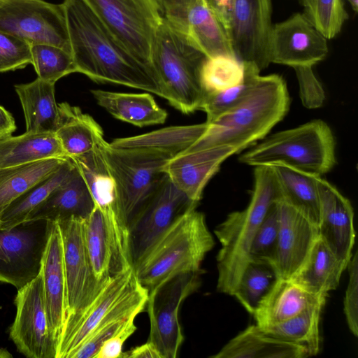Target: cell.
Instances as JSON below:
<instances>
[{
  "label": "cell",
  "instance_id": "6da1fadb",
  "mask_svg": "<svg viewBox=\"0 0 358 358\" xmlns=\"http://www.w3.org/2000/svg\"><path fill=\"white\" fill-rule=\"evenodd\" d=\"M206 122L164 127L148 133L104 141L103 150L115 180L117 205L128 227L166 177L163 168L206 131Z\"/></svg>",
  "mask_w": 358,
  "mask_h": 358
},
{
  "label": "cell",
  "instance_id": "7a4b0ae2",
  "mask_svg": "<svg viewBox=\"0 0 358 358\" xmlns=\"http://www.w3.org/2000/svg\"><path fill=\"white\" fill-rule=\"evenodd\" d=\"M62 4L77 73L94 82L122 85L161 97L153 72L124 48L84 0H64Z\"/></svg>",
  "mask_w": 358,
  "mask_h": 358
},
{
  "label": "cell",
  "instance_id": "3957f363",
  "mask_svg": "<svg viewBox=\"0 0 358 358\" xmlns=\"http://www.w3.org/2000/svg\"><path fill=\"white\" fill-rule=\"evenodd\" d=\"M289 96L283 78L260 76L236 105L208 124L203 134L185 150L229 145L239 153L264 138L286 115Z\"/></svg>",
  "mask_w": 358,
  "mask_h": 358
},
{
  "label": "cell",
  "instance_id": "277c9868",
  "mask_svg": "<svg viewBox=\"0 0 358 358\" xmlns=\"http://www.w3.org/2000/svg\"><path fill=\"white\" fill-rule=\"evenodd\" d=\"M281 199L271 166H255L254 187L248 206L229 214L214 230L221 244L216 257L217 292L232 295L249 262L250 247L259 224L270 206Z\"/></svg>",
  "mask_w": 358,
  "mask_h": 358
},
{
  "label": "cell",
  "instance_id": "5b68a950",
  "mask_svg": "<svg viewBox=\"0 0 358 358\" xmlns=\"http://www.w3.org/2000/svg\"><path fill=\"white\" fill-rule=\"evenodd\" d=\"M214 245L204 214L192 208L178 217L133 266L136 277L149 293L169 278L203 271L201 263Z\"/></svg>",
  "mask_w": 358,
  "mask_h": 358
},
{
  "label": "cell",
  "instance_id": "8992f818",
  "mask_svg": "<svg viewBox=\"0 0 358 358\" xmlns=\"http://www.w3.org/2000/svg\"><path fill=\"white\" fill-rule=\"evenodd\" d=\"M206 58L181 29L163 17L155 35L152 69L161 97L184 114L199 110L206 96L201 77Z\"/></svg>",
  "mask_w": 358,
  "mask_h": 358
},
{
  "label": "cell",
  "instance_id": "52a82bcc",
  "mask_svg": "<svg viewBox=\"0 0 358 358\" xmlns=\"http://www.w3.org/2000/svg\"><path fill=\"white\" fill-rule=\"evenodd\" d=\"M335 151L331 128L325 122L315 120L265 137L238 159L255 167L281 162L322 176L336 165Z\"/></svg>",
  "mask_w": 358,
  "mask_h": 358
},
{
  "label": "cell",
  "instance_id": "ba28073f",
  "mask_svg": "<svg viewBox=\"0 0 358 358\" xmlns=\"http://www.w3.org/2000/svg\"><path fill=\"white\" fill-rule=\"evenodd\" d=\"M148 291L138 281L134 268L112 278L75 325L59 340L56 358L69 355L98 327L128 318L145 308Z\"/></svg>",
  "mask_w": 358,
  "mask_h": 358
},
{
  "label": "cell",
  "instance_id": "9c48e42d",
  "mask_svg": "<svg viewBox=\"0 0 358 358\" xmlns=\"http://www.w3.org/2000/svg\"><path fill=\"white\" fill-rule=\"evenodd\" d=\"M84 1L124 48L154 73V42L164 17L157 1Z\"/></svg>",
  "mask_w": 358,
  "mask_h": 358
},
{
  "label": "cell",
  "instance_id": "30bf717a",
  "mask_svg": "<svg viewBox=\"0 0 358 358\" xmlns=\"http://www.w3.org/2000/svg\"><path fill=\"white\" fill-rule=\"evenodd\" d=\"M85 220L71 217L57 221L62 240L67 303L66 321L59 340L75 325L110 280L103 282L95 277L85 243Z\"/></svg>",
  "mask_w": 358,
  "mask_h": 358
},
{
  "label": "cell",
  "instance_id": "8fae6325",
  "mask_svg": "<svg viewBox=\"0 0 358 358\" xmlns=\"http://www.w3.org/2000/svg\"><path fill=\"white\" fill-rule=\"evenodd\" d=\"M203 271L176 275L162 282L148 293L145 308L150 319L148 341L162 358H176L184 341L179 322V310L183 301L201 284Z\"/></svg>",
  "mask_w": 358,
  "mask_h": 358
},
{
  "label": "cell",
  "instance_id": "7c38bea8",
  "mask_svg": "<svg viewBox=\"0 0 358 358\" xmlns=\"http://www.w3.org/2000/svg\"><path fill=\"white\" fill-rule=\"evenodd\" d=\"M0 31L30 45H52L71 53L62 3L44 0H0Z\"/></svg>",
  "mask_w": 358,
  "mask_h": 358
},
{
  "label": "cell",
  "instance_id": "4fadbf2b",
  "mask_svg": "<svg viewBox=\"0 0 358 358\" xmlns=\"http://www.w3.org/2000/svg\"><path fill=\"white\" fill-rule=\"evenodd\" d=\"M14 303L16 314L9 334L17 350L28 358H56L57 345L48 320L42 266L36 278L17 289Z\"/></svg>",
  "mask_w": 358,
  "mask_h": 358
},
{
  "label": "cell",
  "instance_id": "5bb4252c",
  "mask_svg": "<svg viewBox=\"0 0 358 358\" xmlns=\"http://www.w3.org/2000/svg\"><path fill=\"white\" fill-rule=\"evenodd\" d=\"M50 221H27L0 229V282L17 289L36 278L41 268Z\"/></svg>",
  "mask_w": 358,
  "mask_h": 358
},
{
  "label": "cell",
  "instance_id": "9a60e30c",
  "mask_svg": "<svg viewBox=\"0 0 358 358\" xmlns=\"http://www.w3.org/2000/svg\"><path fill=\"white\" fill-rule=\"evenodd\" d=\"M197 205L166 176L151 199L129 224L133 266L178 217Z\"/></svg>",
  "mask_w": 358,
  "mask_h": 358
},
{
  "label": "cell",
  "instance_id": "2e32d148",
  "mask_svg": "<svg viewBox=\"0 0 358 358\" xmlns=\"http://www.w3.org/2000/svg\"><path fill=\"white\" fill-rule=\"evenodd\" d=\"M85 243L95 277L100 282L133 268L128 227L106 218L94 206L83 222Z\"/></svg>",
  "mask_w": 358,
  "mask_h": 358
},
{
  "label": "cell",
  "instance_id": "e0dca14e",
  "mask_svg": "<svg viewBox=\"0 0 358 358\" xmlns=\"http://www.w3.org/2000/svg\"><path fill=\"white\" fill-rule=\"evenodd\" d=\"M271 0H234L229 37L235 57L259 71L269 64L268 42L272 28Z\"/></svg>",
  "mask_w": 358,
  "mask_h": 358
},
{
  "label": "cell",
  "instance_id": "ac0fdd59",
  "mask_svg": "<svg viewBox=\"0 0 358 358\" xmlns=\"http://www.w3.org/2000/svg\"><path fill=\"white\" fill-rule=\"evenodd\" d=\"M329 52L327 39L306 16L297 13L273 24L268 42L269 63L294 68L313 66Z\"/></svg>",
  "mask_w": 358,
  "mask_h": 358
},
{
  "label": "cell",
  "instance_id": "d6986e66",
  "mask_svg": "<svg viewBox=\"0 0 358 358\" xmlns=\"http://www.w3.org/2000/svg\"><path fill=\"white\" fill-rule=\"evenodd\" d=\"M279 229L268 264L278 278L290 279L302 266L319 236L317 226L284 200L278 201Z\"/></svg>",
  "mask_w": 358,
  "mask_h": 358
},
{
  "label": "cell",
  "instance_id": "ffe728a7",
  "mask_svg": "<svg viewBox=\"0 0 358 358\" xmlns=\"http://www.w3.org/2000/svg\"><path fill=\"white\" fill-rule=\"evenodd\" d=\"M317 187L320 203L319 237L348 266L355 239L353 208L348 199L321 176L317 178Z\"/></svg>",
  "mask_w": 358,
  "mask_h": 358
},
{
  "label": "cell",
  "instance_id": "44dd1931",
  "mask_svg": "<svg viewBox=\"0 0 358 358\" xmlns=\"http://www.w3.org/2000/svg\"><path fill=\"white\" fill-rule=\"evenodd\" d=\"M237 154L229 145L214 146L197 150H183L163 168L171 181L189 199L199 203L203 189L230 156Z\"/></svg>",
  "mask_w": 358,
  "mask_h": 358
},
{
  "label": "cell",
  "instance_id": "7402d4cb",
  "mask_svg": "<svg viewBox=\"0 0 358 358\" xmlns=\"http://www.w3.org/2000/svg\"><path fill=\"white\" fill-rule=\"evenodd\" d=\"M41 264L48 320L57 347L66 321L67 303L62 240L57 221H50Z\"/></svg>",
  "mask_w": 358,
  "mask_h": 358
},
{
  "label": "cell",
  "instance_id": "603a6c76",
  "mask_svg": "<svg viewBox=\"0 0 358 358\" xmlns=\"http://www.w3.org/2000/svg\"><path fill=\"white\" fill-rule=\"evenodd\" d=\"M175 26L206 57H236L227 31L210 8L201 0H189L182 23Z\"/></svg>",
  "mask_w": 358,
  "mask_h": 358
},
{
  "label": "cell",
  "instance_id": "cb8c5ba5",
  "mask_svg": "<svg viewBox=\"0 0 358 358\" xmlns=\"http://www.w3.org/2000/svg\"><path fill=\"white\" fill-rule=\"evenodd\" d=\"M94 206L85 179L74 164L69 176L31 213L27 221L53 222L71 217L86 219Z\"/></svg>",
  "mask_w": 358,
  "mask_h": 358
},
{
  "label": "cell",
  "instance_id": "d4e9b609",
  "mask_svg": "<svg viewBox=\"0 0 358 358\" xmlns=\"http://www.w3.org/2000/svg\"><path fill=\"white\" fill-rule=\"evenodd\" d=\"M327 296L313 294L290 279L277 278L252 315L259 327H268L293 317Z\"/></svg>",
  "mask_w": 358,
  "mask_h": 358
},
{
  "label": "cell",
  "instance_id": "484cf974",
  "mask_svg": "<svg viewBox=\"0 0 358 358\" xmlns=\"http://www.w3.org/2000/svg\"><path fill=\"white\" fill-rule=\"evenodd\" d=\"M303 346L287 342L264 331L258 325H249L226 343L213 358H306Z\"/></svg>",
  "mask_w": 358,
  "mask_h": 358
},
{
  "label": "cell",
  "instance_id": "4316f807",
  "mask_svg": "<svg viewBox=\"0 0 358 358\" xmlns=\"http://www.w3.org/2000/svg\"><path fill=\"white\" fill-rule=\"evenodd\" d=\"M97 104L115 118L138 127L164 124L167 112L160 108L154 97L145 93H124L92 90Z\"/></svg>",
  "mask_w": 358,
  "mask_h": 358
},
{
  "label": "cell",
  "instance_id": "83f0119b",
  "mask_svg": "<svg viewBox=\"0 0 358 358\" xmlns=\"http://www.w3.org/2000/svg\"><path fill=\"white\" fill-rule=\"evenodd\" d=\"M59 122L55 134L68 158L90 152L104 141L100 125L78 106L58 103Z\"/></svg>",
  "mask_w": 358,
  "mask_h": 358
},
{
  "label": "cell",
  "instance_id": "f1b7e54d",
  "mask_svg": "<svg viewBox=\"0 0 358 358\" xmlns=\"http://www.w3.org/2000/svg\"><path fill=\"white\" fill-rule=\"evenodd\" d=\"M55 85L37 78L15 85L24 115L26 132H55L59 116Z\"/></svg>",
  "mask_w": 358,
  "mask_h": 358
},
{
  "label": "cell",
  "instance_id": "f546056e",
  "mask_svg": "<svg viewBox=\"0 0 358 358\" xmlns=\"http://www.w3.org/2000/svg\"><path fill=\"white\" fill-rule=\"evenodd\" d=\"M346 268L318 236L306 262L290 280L313 294H328L337 288Z\"/></svg>",
  "mask_w": 358,
  "mask_h": 358
},
{
  "label": "cell",
  "instance_id": "4dcf8cb0",
  "mask_svg": "<svg viewBox=\"0 0 358 358\" xmlns=\"http://www.w3.org/2000/svg\"><path fill=\"white\" fill-rule=\"evenodd\" d=\"M268 165L271 166L278 180L282 199L318 226L320 203L317 178L320 176L281 162Z\"/></svg>",
  "mask_w": 358,
  "mask_h": 358
},
{
  "label": "cell",
  "instance_id": "1f68e13d",
  "mask_svg": "<svg viewBox=\"0 0 358 358\" xmlns=\"http://www.w3.org/2000/svg\"><path fill=\"white\" fill-rule=\"evenodd\" d=\"M104 141L90 152L70 159L84 178L95 206L107 217L124 220L117 208L115 182L103 154Z\"/></svg>",
  "mask_w": 358,
  "mask_h": 358
},
{
  "label": "cell",
  "instance_id": "d6a6232c",
  "mask_svg": "<svg viewBox=\"0 0 358 358\" xmlns=\"http://www.w3.org/2000/svg\"><path fill=\"white\" fill-rule=\"evenodd\" d=\"M66 157L55 132H25L0 140V169Z\"/></svg>",
  "mask_w": 358,
  "mask_h": 358
},
{
  "label": "cell",
  "instance_id": "836d02e7",
  "mask_svg": "<svg viewBox=\"0 0 358 358\" xmlns=\"http://www.w3.org/2000/svg\"><path fill=\"white\" fill-rule=\"evenodd\" d=\"M327 297L286 321L262 329L278 338L304 347L310 357L315 356L320 351V316Z\"/></svg>",
  "mask_w": 358,
  "mask_h": 358
},
{
  "label": "cell",
  "instance_id": "e575fe53",
  "mask_svg": "<svg viewBox=\"0 0 358 358\" xmlns=\"http://www.w3.org/2000/svg\"><path fill=\"white\" fill-rule=\"evenodd\" d=\"M74 166L67 158L59 168L15 199L0 216V229L16 227L27 220L31 213L69 176Z\"/></svg>",
  "mask_w": 358,
  "mask_h": 358
},
{
  "label": "cell",
  "instance_id": "d590c367",
  "mask_svg": "<svg viewBox=\"0 0 358 358\" xmlns=\"http://www.w3.org/2000/svg\"><path fill=\"white\" fill-rule=\"evenodd\" d=\"M67 158H51L0 169V216L17 197L48 177Z\"/></svg>",
  "mask_w": 358,
  "mask_h": 358
},
{
  "label": "cell",
  "instance_id": "8d00e7d4",
  "mask_svg": "<svg viewBox=\"0 0 358 358\" xmlns=\"http://www.w3.org/2000/svg\"><path fill=\"white\" fill-rule=\"evenodd\" d=\"M277 278L275 272L268 263L250 261L231 296L252 315Z\"/></svg>",
  "mask_w": 358,
  "mask_h": 358
},
{
  "label": "cell",
  "instance_id": "74e56055",
  "mask_svg": "<svg viewBox=\"0 0 358 358\" xmlns=\"http://www.w3.org/2000/svg\"><path fill=\"white\" fill-rule=\"evenodd\" d=\"M31 64L37 78L55 84L60 78L77 73L71 52L49 44L30 45Z\"/></svg>",
  "mask_w": 358,
  "mask_h": 358
},
{
  "label": "cell",
  "instance_id": "f35d334b",
  "mask_svg": "<svg viewBox=\"0 0 358 358\" xmlns=\"http://www.w3.org/2000/svg\"><path fill=\"white\" fill-rule=\"evenodd\" d=\"M244 75L243 64L236 57L226 55L206 57L201 71L206 94L223 91L239 84Z\"/></svg>",
  "mask_w": 358,
  "mask_h": 358
},
{
  "label": "cell",
  "instance_id": "ab89813d",
  "mask_svg": "<svg viewBox=\"0 0 358 358\" xmlns=\"http://www.w3.org/2000/svg\"><path fill=\"white\" fill-rule=\"evenodd\" d=\"M245 75L238 85L214 93H208L200 106L206 114V123L215 120L222 113L240 102L252 89L260 75V71L251 65L243 64Z\"/></svg>",
  "mask_w": 358,
  "mask_h": 358
},
{
  "label": "cell",
  "instance_id": "60d3db41",
  "mask_svg": "<svg viewBox=\"0 0 358 358\" xmlns=\"http://www.w3.org/2000/svg\"><path fill=\"white\" fill-rule=\"evenodd\" d=\"M303 14L328 40L336 36L348 17L343 0H302Z\"/></svg>",
  "mask_w": 358,
  "mask_h": 358
},
{
  "label": "cell",
  "instance_id": "b9f144b4",
  "mask_svg": "<svg viewBox=\"0 0 358 358\" xmlns=\"http://www.w3.org/2000/svg\"><path fill=\"white\" fill-rule=\"evenodd\" d=\"M278 201L268 210L253 238L249 262L268 263L273 253L279 229V209Z\"/></svg>",
  "mask_w": 358,
  "mask_h": 358
},
{
  "label": "cell",
  "instance_id": "7bdbcfd3",
  "mask_svg": "<svg viewBox=\"0 0 358 358\" xmlns=\"http://www.w3.org/2000/svg\"><path fill=\"white\" fill-rule=\"evenodd\" d=\"M31 64L30 44L0 31V73L22 69Z\"/></svg>",
  "mask_w": 358,
  "mask_h": 358
},
{
  "label": "cell",
  "instance_id": "ee69618b",
  "mask_svg": "<svg viewBox=\"0 0 358 358\" xmlns=\"http://www.w3.org/2000/svg\"><path fill=\"white\" fill-rule=\"evenodd\" d=\"M299 87L302 104L308 109L320 108L325 100V93L315 76L312 66L294 68Z\"/></svg>",
  "mask_w": 358,
  "mask_h": 358
},
{
  "label": "cell",
  "instance_id": "f6af8a7d",
  "mask_svg": "<svg viewBox=\"0 0 358 358\" xmlns=\"http://www.w3.org/2000/svg\"><path fill=\"white\" fill-rule=\"evenodd\" d=\"M129 317L115 320L98 327L69 355V358H94L103 342L118 331Z\"/></svg>",
  "mask_w": 358,
  "mask_h": 358
},
{
  "label": "cell",
  "instance_id": "bcb514c9",
  "mask_svg": "<svg viewBox=\"0 0 358 358\" xmlns=\"http://www.w3.org/2000/svg\"><path fill=\"white\" fill-rule=\"evenodd\" d=\"M349 280L345 291L343 306L348 326L352 334L358 336V257L357 251L352 255L347 266Z\"/></svg>",
  "mask_w": 358,
  "mask_h": 358
},
{
  "label": "cell",
  "instance_id": "7dc6e473",
  "mask_svg": "<svg viewBox=\"0 0 358 358\" xmlns=\"http://www.w3.org/2000/svg\"><path fill=\"white\" fill-rule=\"evenodd\" d=\"M137 315L131 316L118 331L103 342L94 358H120L124 343L137 329L134 324Z\"/></svg>",
  "mask_w": 358,
  "mask_h": 358
},
{
  "label": "cell",
  "instance_id": "c3c4849f",
  "mask_svg": "<svg viewBox=\"0 0 358 358\" xmlns=\"http://www.w3.org/2000/svg\"><path fill=\"white\" fill-rule=\"evenodd\" d=\"M234 0H206L208 6L229 32ZM229 35V34H228Z\"/></svg>",
  "mask_w": 358,
  "mask_h": 358
},
{
  "label": "cell",
  "instance_id": "681fc988",
  "mask_svg": "<svg viewBox=\"0 0 358 358\" xmlns=\"http://www.w3.org/2000/svg\"><path fill=\"white\" fill-rule=\"evenodd\" d=\"M121 358H162L155 347L149 341L145 343L122 352Z\"/></svg>",
  "mask_w": 358,
  "mask_h": 358
},
{
  "label": "cell",
  "instance_id": "f907efd6",
  "mask_svg": "<svg viewBox=\"0 0 358 358\" xmlns=\"http://www.w3.org/2000/svg\"><path fill=\"white\" fill-rule=\"evenodd\" d=\"M16 128L12 114L0 105V140L12 135Z\"/></svg>",
  "mask_w": 358,
  "mask_h": 358
},
{
  "label": "cell",
  "instance_id": "816d5d0a",
  "mask_svg": "<svg viewBox=\"0 0 358 358\" xmlns=\"http://www.w3.org/2000/svg\"><path fill=\"white\" fill-rule=\"evenodd\" d=\"M13 355L5 348H0V358H12Z\"/></svg>",
  "mask_w": 358,
  "mask_h": 358
},
{
  "label": "cell",
  "instance_id": "f5cc1de1",
  "mask_svg": "<svg viewBox=\"0 0 358 358\" xmlns=\"http://www.w3.org/2000/svg\"><path fill=\"white\" fill-rule=\"evenodd\" d=\"M350 3L354 12L357 13L358 10V0H347Z\"/></svg>",
  "mask_w": 358,
  "mask_h": 358
},
{
  "label": "cell",
  "instance_id": "db71d44e",
  "mask_svg": "<svg viewBox=\"0 0 358 358\" xmlns=\"http://www.w3.org/2000/svg\"><path fill=\"white\" fill-rule=\"evenodd\" d=\"M203 2L207 4L206 0H201ZM208 5V4H207Z\"/></svg>",
  "mask_w": 358,
  "mask_h": 358
}]
</instances>
